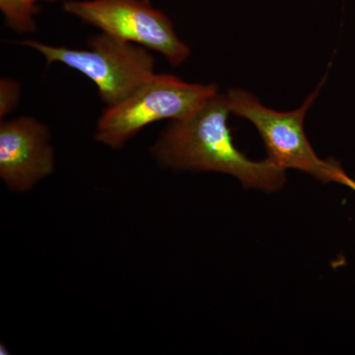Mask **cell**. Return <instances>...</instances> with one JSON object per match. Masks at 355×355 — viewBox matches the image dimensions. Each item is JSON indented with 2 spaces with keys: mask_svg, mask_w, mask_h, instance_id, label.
<instances>
[{
  "mask_svg": "<svg viewBox=\"0 0 355 355\" xmlns=\"http://www.w3.org/2000/svg\"><path fill=\"white\" fill-rule=\"evenodd\" d=\"M230 113L227 96L217 92L189 118L170 121L151 154L164 168L225 173L247 188L279 190L286 182V170L268 159L250 160L237 149L228 127Z\"/></svg>",
  "mask_w": 355,
  "mask_h": 355,
  "instance_id": "cell-1",
  "label": "cell"
},
{
  "mask_svg": "<svg viewBox=\"0 0 355 355\" xmlns=\"http://www.w3.org/2000/svg\"><path fill=\"white\" fill-rule=\"evenodd\" d=\"M18 44L39 51L46 65L60 62L87 76L107 107L118 104L155 74V58L146 48L104 32L91 37L83 50L31 39Z\"/></svg>",
  "mask_w": 355,
  "mask_h": 355,
  "instance_id": "cell-2",
  "label": "cell"
},
{
  "mask_svg": "<svg viewBox=\"0 0 355 355\" xmlns=\"http://www.w3.org/2000/svg\"><path fill=\"white\" fill-rule=\"evenodd\" d=\"M218 92L216 84L188 83L170 74H154L128 97L107 107L98 120L95 137L121 148L150 123L184 120Z\"/></svg>",
  "mask_w": 355,
  "mask_h": 355,
  "instance_id": "cell-3",
  "label": "cell"
},
{
  "mask_svg": "<svg viewBox=\"0 0 355 355\" xmlns=\"http://www.w3.org/2000/svg\"><path fill=\"white\" fill-rule=\"evenodd\" d=\"M324 81L300 108L291 112L266 108L258 98L241 89H231L226 96L231 113L251 121L260 132L268 160L282 169L299 170L329 183L336 182L343 168L336 160L318 157L304 132L306 114L314 104Z\"/></svg>",
  "mask_w": 355,
  "mask_h": 355,
  "instance_id": "cell-4",
  "label": "cell"
},
{
  "mask_svg": "<svg viewBox=\"0 0 355 355\" xmlns=\"http://www.w3.org/2000/svg\"><path fill=\"white\" fill-rule=\"evenodd\" d=\"M62 9L101 32L157 51L173 67L190 55L172 21L149 0H67Z\"/></svg>",
  "mask_w": 355,
  "mask_h": 355,
  "instance_id": "cell-5",
  "label": "cell"
},
{
  "mask_svg": "<svg viewBox=\"0 0 355 355\" xmlns=\"http://www.w3.org/2000/svg\"><path fill=\"white\" fill-rule=\"evenodd\" d=\"M49 128L31 116L2 120L0 125V177L16 193L31 190L55 170Z\"/></svg>",
  "mask_w": 355,
  "mask_h": 355,
  "instance_id": "cell-6",
  "label": "cell"
},
{
  "mask_svg": "<svg viewBox=\"0 0 355 355\" xmlns=\"http://www.w3.org/2000/svg\"><path fill=\"white\" fill-rule=\"evenodd\" d=\"M40 1L62 2L67 0H0V11L9 29L18 34H32L38 30L35 16L41 11Z\"/></svg>",
  "mask_w": 355,
  "mask_h": 355,
  "instance_id": "cell-7",
  "label": "cell"
},
{
  "mask_svg": "<svg viewBox=\"0 0 355 355\" xmlns=\"http://www.w3.org/2000/svg\"><path fill=\"white\" fill-rule=\"evenodd\" d=\"M21 84L8 77H2L0 80V118L3 120L19 105Z\"/></svg>",
  "mask_w": 355,
  "mask_h": 355,
  "instance_id": "cell-8",
  "label": "cell"
},
{
  "mask_svg": "<svg viewBox=\"0 0 355 355\" xmlns=\"http://www.w3.org/2000/svg\"><path fill=\"white\" fill-rule=\"evenodd\" d=\"M336 183L345 184V186L349 187L352 190L355 191L354 180L352 179L349 176H347V173L343 171V169L340 172V174H338Z\"/></svg>",
  "mask_w": 355,
  "mask_h": 355,
  "instance_id": "cell-9",
  "label": "cell"
}]
</instances>
